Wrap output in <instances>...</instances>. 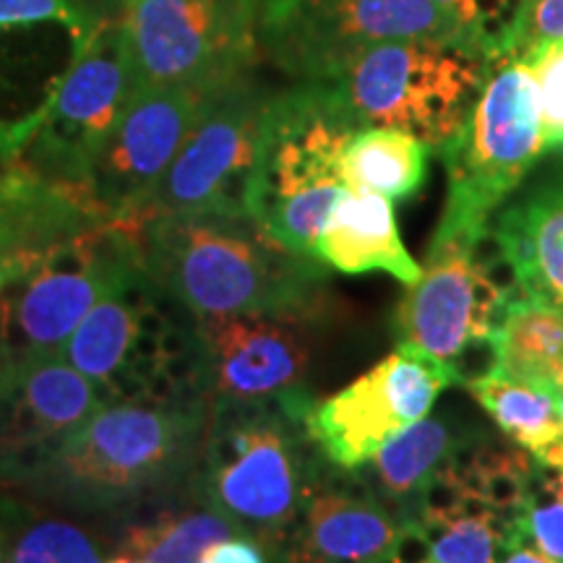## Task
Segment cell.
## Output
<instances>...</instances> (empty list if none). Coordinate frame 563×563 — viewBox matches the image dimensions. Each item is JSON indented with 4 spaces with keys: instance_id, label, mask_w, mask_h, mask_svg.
<instances>
[{
    "instance_id": "obj_4",
    "label": "cell",
    "mask_w": 563,
    "mask_h": 563,
    "mask_svg": "<svg viewBox=\"0 0 563 563\" xmlns=\"http://www.w3.org/2000/svg\"><path fill=\"white\" fill-rule=\"evenodd\" d=\"M361 131L327 84L298 81L266 102L245 214L282 249L316 258L321 230L347 191L342 154Z\"/></svg>"
},
{
    "instance_id": "obj_30",
    "label": "cell",
    "mask_w": 563,
    "mask_h": 563,
    "mask_svg": "<svg viewBox=\"0 0 563 563\" xmlns=\"http://www.w3.org/2000/svg\"><path fill=\"white\" fill-rule=\"evenodd\" d=\"M5 563H100V555L79 527L42 519L21 530L5 553Z\"/></svg>"
},
{
    "instance_id": "obj_20",
    "label": "cell",
    "mask_w": 563,
    "mask_h": 563,
    "mask_svg": "<svg viewBox=\"0 0 563 563\" xmlns=\"http://www.w3.org/2000/svg\"><path fill=\"white\" fill-rule=\"evenodd\" d=\"M402 522L361 481L319 475L298 519L274 545L282 563H373L389 551Z\"/></svg>"
},
{
    "instance_id": "obj_22",
    "label": "cell",
    "mask_w": 563,
    "mask_h": 563,
    "mask_svg": "<svg viewBox=\"0 0 563 563\" xmlns=\"http://www.w3.org/2000/svg\"><path fill=\"white\" fill-rule=\"evenodd\" d=\"M316 258L342 274L386 272L407 287L422 274V266L405 249L391 201L350 188L323 224Z\"/></svg>"
},
{
    "instance_id": "obj_8",
    "label": "cell",
    "mask_w": 563,
    "mask_h": 563,
    "mask_svg": "<svg viewBox=\"0 0 563 563\" xmlns=\"http://www.w3.org/2000/svg\"><path fill=\"white\" fill-rule=\"evenodd\" d=\"M439 154L446 201L435 232H490L493 214L545 154L532 84L517 55H493L467 121Z\"/></svg>"
},
{
    "instance_id": "obj_6",
    "label": "cell",
    "mask_w": 563,
    "mask_h": 563,
    "mask_svg": "<svg viewBox=\"0 0 563 563\" xmlns=\"http://www.w3.org/2000/svg\"><path fill=\"white\" fill-rule=\"evenodd\" d=\"M514 290L493 230L433 232L420 279L407 287L394 311V334L402 347L449 365L456 382L467 386L498 371L493 332Z\"/></svg>"
},
{
    "instance_id": "obj_23",
    "label": "cell",
    "mask_w": 563,
    "mask_h": 563,
    "mask_svg": "<svg viewBox=\"0 0 563 563\" xmlns=\"http://www.w3.org/2000/svg\"><path fill=\"white\" fill-rule=\"evenodd\" d=\"M467 435L460 420L446 415H426L386 441L363 467H357V481L384 506H389L399 522H412L422 490Z\"/></svg>"
},
{
    "instance_id": "obj_19",
    "label": "cell",
    "mask_w": 563,
    "mask_h": 563,
    "mask_svg": "<svg viewBox=\"0 0 563 563\" xmlns=\"http://www.w3.org/2000/svg\"><path fill=\"white\" fill-rule=\"evenodd\" d=\"M104 222L110 217L79 183L47 178L11 162L0 175V287Z\"/></svg>"
},
{
    "instance_id": "obj_36",
    "label": "cell",
    "mask_w": 563,
    "mask_h": 563,
    "mask_svg": "<svg viewBox=\"0 0 563 563\" xmlns=\"http://www.w3.org/2000/svg\"><path fill=\"white\" fill-rule=\"evenodd\" d=\"M95 21L123 16V0H76Z\"/></svg>"
},
{
    "instance_id": "obj_15",
    "label": "cell",
    "mask_w": 563,
    "mask_h": 563,
    "mask_svg": "<svg viewBox=\"0 0 563 563\" xmlns=\"http://www.w3.org/2000/svg\"><path fill=\"white\" fill-rule=\"evenodd\" d=\"M136 91L131 42L123 16L97 24L87 53L70 70L51 112L16 159L47 178L87 180L91 162Z\"/></svg>"
},
{
    "instance_id": "obj_28",
    "label": "cell",
    "mask_w": 563,
    "mask_h": 563,
    "mask_svg": "<svg viewBox=\"0 0 563 563\" xmlns=\"http://www.w3.org/2000/svg\"><path fill=\"white\" fill-rule=\"evenodd\" d=\"M532 84L545 152H563V37L530 45L517 55Z\"/></svg>"
},
{
    "instance_id": "obj_35",
    "label": "cell",
    "mask_w": 563,
    "mask_h": 563,
    "mask_svg": "<svg viewBox=\"0 0 563 563\" xmlns=\"http://www.w3.org/2000/svg\"><path fill=\"white\" fill-rule=\"evenodd\" d=\"M498 563H561V561L551 559V555L540 551V548L534 545L522 530L511 527L509 534H506V543Z\"/></svg>"
},
{
    "instance_id": "obj_29",
    "label": "cell",
    "mask_w": 563,
    "mask_h": 563,
    "mask_svg": "<svg viewBox=\"0 0 563 563\" xmlns=\"http://www.w3.org/2000/svg\"><path fill=\"white\" fill-rule=\"evenodd\" d=\"M517 530H522L540 551L563 563V473L534 462Z\"/></svg>"
},
{
    "instance_id": "obj_5",
    "label": "cell",
    "mask_w": 563,
    "mask_h": 563,
    "mask_svg": "<svg viewBox=\"0 0 563 563\" xmlns=\"http://www.w3.org/2000/svg\"><path fill=\"white\" fill-rule=\"evenodd\" d=\"M493 55L446 40H391L355 55L332 79L361 129H394L441 152L467 121Z\"/></svg>"
},
{
    "instance_id": "obj_1",
    "label": "cell",
    "mask_w": 563,
    "mask_h": 563,
    "mask_svg": "<svg viewBox=\"0 0 563 563\" xmlns=\"http://www.w3.org/2000/svg\"><path fill=\"white\" fill-rule=\"evenodd\" d=\"M141 258L194 321L249 313L311 316L323 264L282 249L249 217H152Z\"/></svg>"
},
{
    "instance_id": "obj_32",
    "label": "cell",
    "mask_w": 563,
    "mask_h": 563,
    "mask_svg": "<svg viewBox=\"0 0 563 563\" xmlns=\"http://www.w3.org/2000/svg\"><path fill=\"white\" fill-rule=\"evenodd\" d=\"M563 37V0H519L496 55H519L530 45Z\"/></svg>"
},
{
    "instance_id": "obj_3",
    "label": "cell",
    "mask_w": 563,
    "mask_h": 563,
    "mask_svg": "<svg viewBox=\"0 0 563 563\" xmlns=\"http://www.w3.org/2000/svg\"><path fill=\"white\" fill-rule=\"evenodd\" d=\"M207 418L201 391L110 399L30 483L79 509L125 504L170 483L194 462Z\"/></svg>"
},
{
    "instance_id": "obj_38",
    "label": "cell",
    "mask_w": 563,
    "mask_h": 563,
    "mask_svg": "<svg viewBox=\"0 0 563 563\" xmlns=\"http://www.w3.org/2000/svg\"><path fill=\"white\" fill-rule=\"evenodd\" d=\"M553 402H555V410H559V415L563 418V391H561V394H555Z\"/></svg>"
},
{
    "instance_id": "obj_24",
    "label": "cell",
    "mask_w": 563,
    "mask_h": 563,
    "mask_svg": "<svg viewBox=\"0 0 563 563\" xmlns=\"http://www.w3.org/2000/svg\"><path fill=\"white\" fill-rule=\"evenodd\" d=\"M431 150L420 139L394 129H361L342 154V178L350 191L410 199L428 175Z\"/></svg>"
},
{
    "instance_id": "obj_18",
    "label": "cell",
    "mask_w": 563,
    "mask_h": 563,
    "mask_svg": "<svg viewBox=\"0 0 563 563\" xmlns=\"http://www.w3.org/2000/svg\"><path fill=\"white\" fill-rule=\"evenodd\" d=\"M102 402L63 355L0 361V477L30 483Z\"/></svg>"
},
{
    "instance_id": "obj_9",
    "label": "cell",
    "mask_w": 563,
    "mask_h": 563,
    "mask_svg": "<svg viewBox=\"0 0 563 563\" xmlns=\"http://www.w3.org/2000/svg\"><path fill=\"white\" fill-rule=\"evenodd\" d=\"M144 222L110 220L0 287V361L60 355L91 308L139 266Z\"/></svg>"
},
{
    "instance_id": "obj_25",
    "label": "cell",
    "mask_w": 563,
    "mask_h": 563,
    "mask_svg": "<svg viewBox=\"0 0 563 563\" xmlns=\"http://www.w3.org/2000/svg\"><path fill=\"white\" fill-rule=\"evenodd\" d=\"M467 389L496 420L506 439L525 449L532 460L563 439V418L555 410L551 394L540 386L493 371L467 384Z\"/></svg>"
},
{
    "instance_id": "obj_14",
    "label": "cell",
    "mask_w": 563,
    "mask_h": 563,
    "mask_svg": "<svg viewBox=\"0 0 563 563\" xmlns=\"http://www.w3.org/2000/svg\"><path fill=\"white\" fill-rule=\"evenodd\" d=\"M456 384L449 365L399 344L334 397L313 405L308 431L329 464L355 473L386 441L426 418L441 391Z\"/></svg>"
},
{
    "instance_id": "obj_2",
    "label": "cell",
    "mask_w": 563,
    "mask_h": 563,
    "mask_svg": "<svg viewBox=\"0 0 563 563\" xmlns=\"http://www.w3.org/2000/svg\"><path fill=\"white\" fill-rule=\"evenodd\" d=\"M311 391L285 402L209 405L199 490L209 509L274 548L323 473L308 418Z\"/></svg>"
},
{
    "instance_id": "obj_13",
    "label": "cell",
    "mask_w": 563,
    "mask_h": 563,
    "mask_svg": "<svg viewBox=\"0 0 563 563\" xmlns=\"http://www.w3.org/2000/svg\"><path fill=\"white\" fill-rule=\"evenodd\" d=\"M97 24L76 0H0V159L16 162Z\"/></svg>"
},
{
    "instance_id": "obj_7",
    "label": "cell",
    "mask_w": 563,
    "mask_h": 563,
    "mask_svg": "<svg viewBox=\"0 0 563 563\" xmlns=\"http://www.w3.org/2000/svg\"><path fill=\"white\" fill-rule=\"evenodd\" d=\"M173 306L139 266L84 316L60 350L63 361L87 376L104 402L201 391L194 327H183Z\"/></svg>"
},
{
    "instance_id": "obj_31",
    "label": "cell",
    "mask_w": 563,
    "mask_h": 563,
    "mask_svg": "<svg viewBox=\"0 0 563 563\" xmlns=\"http://www.w3.org/2000/svg\"><path fill=\"white\" fill-rule=\"evenodd\" d=\"M439 9L488 55L498 53L519 0H433Z\"/></svg>"
},
{
    "instance_id": "obj_26",
    "label": "cell",
    "mask_w": 563,
    "mask_h": 563,
    "mask_svg": "<svg viewBox=\"0 0 563 563\" xmlns=\"http://www.w3.org/2000/svg\"><path fill=\"white\" fill-rule=\"evenodd\" d=\"M493 347L498 371L540 384L563 361V313L514 290L493 332Z\"/></svg>"
},
{
    "instance_id": "obj_33",
    "label": "cell",
    "mask_w": 563,
    "mask_h": 563,
    "mask_svg": "<svg viewBox=\"0 0 563 563\" xmlns=\"http://www.w3.org/2000/svg\"><path fill=\"white\" fill-rule=\"evenodd\" d=\"M201 563H269L266 545L251 534L238 532L220 540L203 553Z\"/></svg>"
},
{
    "instance_id": "obj_11",
    "label": "cell",
    "mask_w": 563,
    "mask_h": 563,
    "mask_svg": "<svg viewBox=\"0 0 563 563\" xmlns=\"http://www.w3.org/2000/svg\"><path fill=\"white\" fill-rule=\"evenodd\" d=\"M262 0H139L125 9L139 87L214 91L251 74Z\"/></svg>"
},
{
    "instance_id": "obj_39",
    "label": "cell",
    "mask_w": 563,
    "mask_h": 563,
    "mask_svg": "<svg viewBox=\"0 0 563 563\" xmlns=\"http://www.w3.org/2000/svg\"><path fill=\"white\" fill-rule=\"evenodd\" d=\"M133 3H139V0H123V13H125V9H131Z\"/></svg>"
},
{
    "instance_id": "obj_12",
    "label": "cell",
    "mask_w": 563,
    "mask_h": 563,
    "mask_svg": "<svg viewBox=\"0 0 563 563\" xmlns=\"http://www.w3.org/2000/svg\"><path fill=\"white\" fill-rule=\"evenodd\" d=\"M269 91L251 74L209 95L141 220L152 217H249L245 188L256 157Z\"/></svg>"
},
{
    "instance_id": "obj_37",
    "label": "cell",
    "mask_w": 563,
    "mask_h": 563,
    "mask_svg": "<svg viewBox=\"0 0 563 563\" xmlns=\"http://www.w3.org/2000/svg\"><path fill=\"white\" fill-rule=\"evenodd\" d=\"M108 563H144L141 559H133V555H118V559H112V561H108Z\"/></svg>"
},
{
    "instance_id": "obj_27",
    "label": "cell",
    "mask_w": 563,
    "mask_h": 563,
    "mask_svg": "<svg viewBox=\"0 0 563 563\" xmlns=\"http://www.w3.org/2000/svg\"><path fill=\"white\" fill-rule=\"evenodd\" d=\"M238 532L241 530L228 517L207 506L133 527L125 540V553L144 563H201L211 545Z\"/></svg>"
},
{
    "instance_id": "obj_21",
    "label": "cell",
    "mask_w": 563,
    "mask_h": 563,
    "mask_svg": "<svg viewBox=\"0 0 563 563\" xmlns=\"http://www.w3.org/2000/svg\"><path fill=\"white\" fill-rule=\"evenodd\" d=\"M490 230L517 292L563 313V183L514 201Z\"/></svg>"
},
{
    "instance_id": "obj_40",
    "label": "cell",
    "mask_w": 563,
    "mask_h": 563,
    "mask_svg": "<svg viewBox=\"0 0 563 563\" xmlns=\"http://www.w3.org/2000/svg\"><path fill=\"white\" fill-rule=\"evenodd\" d=\"M0 563H5V553H3V545H0Z\"/></svg>"
},
{
    "instance_id": "obj_16",
    "label": "cell",
    "mask_w": 563,
    "mask_h": 563,
    "mask_svg": "<svg viewBox=\"0 0 563 563\" xmlns=\"http://www.w3.org/2000/svg\"><path fill=\"white\" fill-rule=\"evenodd\" d=\"M211 91L139 87L91 162L84 188L110 220L144 222V207L167 173Z\"/></svg>"
},
{
    "instance_id": "obj_34",
    "label": "cell",
    "mask_w": 563,
    "mask_h": 563,
    "mask_svg": "<svg viewBox=\"0 0 563 563\" xmlns=\"http://www.w3.org/2000/svg\"><path fill=\"white\" fill-rule=\"evenodd\" d=\"M389 553L397 563H433L431 540H428L420 522H402Z\"/></svg>"
},
{
    "instance_id": "obj_10",
    "label": "cell",
    "mask_w": 563,
    "mask_h": 563,
    "mask_svg": "<svg viewBox=\"0 0 563 563\" xmlns=\"http://www.w3.org/2000/svg\"><path fill=\"white\" fill-rule=\"evenodd\" d=\"M475 45L433 0H262L258 45L298 81H327L368 47L391 40Z\"/></svg>"
},
{
    "instance_id": "obj_17",
    "label": "cell",
    "mask_w": 563,
    "mask_h": 563,
    "mask_svg": "<svg viewBox=\"0 0 563 563\" xmlns=\"http://www.w3.org/2000/svg\"><path fill=\"white\" fill-rule=\"evenodd\" d=\"M308 316L249 313L194 321L196 376L209 405L285 402L308 391Z\"/></svg>"
}]
</instances>
